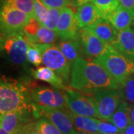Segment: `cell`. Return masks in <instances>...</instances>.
<instances>
[{
  "instance_id": "f35d334b",
  "label": "cell",
  "mask_w": 134,
  "mask_h": 134,
  "mask_svg": "<svg viewBox=\"0 0 134 134\" xmlns=\"http://www.w3.org/2000/svg\"><path fill=\"white\" fill-rule=\"evenodd\" d=\"M70 2V5H71V8L74 7V5H73V0H69Z\"/></svg>"
},
{
  "instance_id": "6da1fadb",
  "label": "cell",
  "mask_w": 134,
  "mask_h": 134,
  "mask_svg": "<svg viewBox=\"0 0 134 134\" xmlns=\"http://www.w3.org/2000/svg\"><path fill=\"white\" fill-rule=\"evenodd\" d=\"M70 88L78 91L92 92L102 88L120 90L121 86L99 64L80 58L72 63Z\"/></svg>"
},
{
  "instance_id": "4dcf8cb0",
  "label": "cell",
  "mask_w": 134,
  "mask_h": 134,
  "mask_svg": "<svg viewBox=\"0 0 134 134\" xmlns=\"http://www.w3.org/2000/svg\"><path fill=\"white\" fill-rule=\"evenodd\" d=\"M40 1L48 8L63 9L66 7H71L69 0H40Z\"/></svg>"
},
{
  "instance_id": "74e56055",
  "label": "cell",
  "mask_w": 134,
  "mask_h": 134,
  "mask_svg": "<svg viewBox=\"0 0 134 134\" xmlns=\"http://www.w3.org/2000/svg\"><path fill=\"white\" fill-rule=\"evenodd\" d=\"M72 134H94V133H86V132H81V131H77L75 130Z\"/></svg>"
},
{
  "instance_id": "d4e9b609",
  "label": "cell",
  "mask_w": 134,
  "mask_h": 134,
  "mask_svg": "<svg viewBox=\"0 0 134 134\" xmlns=\"http://www.w3.org/2000/svg\"><path fill=\"white\" fill-rule=\"evenodd\" d=\"M122 100L134 104V76L131 75L119 90Z\"/></svg>"
},
{
  "instance_id": "d6a6232c",
  "label": "cell",
  "mask_w": 134,
  "mask_h": 134,
  "mask_svg": "<svg viewBox=\"0 0 134 134\" xmlns=\"http://www.w3.org/2000/svg\"><path fill=\"white\" fill-rule=\"evenodd\" d=\"M119 5L127 9L134 11V0H119Z\"/></svg>"
},
{
  "instance_id": "ac0fdd59",
  "label": "cell",
  "mask_w": 134,
  "mask_h": 134,
  "mask_svg": "<svg viewBox=\"0 0 134 134\" xmlns=\"http://www.w3.org/2000/svg\"><path fill=\"white\" fill-rule=\"evenodd\" d=\"M32 75L36 79L45 81L54 86V88L66 90L67 88L64 80L61 76L54 72L53 69L47 66L38 67L31 71Z\"/></svg>"
},
{
  "instance_id": "ba28073f",
  "label": "cell",
  "mask_w": 134,
  "mask_h": 134,
  "mask_svg": "<svg viewBox=\"0 0 134 134\" xmlns=\"http://www.w3.org/2000/svg\"><path fill=\"white\" fill-rule=\"evenodd\" d=\"M1 38L2 48L7 53L10 60L16 65L25 64L29 43L23 32L12 34Z\"/></svg>"
},
{
  "instance_id": "2e32d148",
  "label": "cell",
  "mask_w": 134,
  "mask_h": 134,
  "mask_svg": "<svg viewBox=\"0 0 134 134\" xmlns=\"http://www.w3.org/2000/svg\"><path fill=\"white\" fill-rule=\"evenodd\" d=\"M56 46L72 63L77 59L81 58L82 52H83L80 37L76 38H60Z\"/></svg>"
},
{
  "instance_id": "44dd1931",
  "label": "cell",
  "mask_w": 134,
  "mask_h": 134,
  "mask_svg": "<svg viewBox=\"0 0 134 134\" xmlns=\"http://www.w3.org/2000/svg\"><path fill=\"white\" fill-rule=\"evenodd\" d=\"M90 28L100 40L108 44H111L115 40L119 33V31L104 18H100Z\"/></svg>"
},
{
  "instance_id": "5bb4252c",
  "label": "cell",
  "mask_w": 134,
  "mask_h": 134,
  "mask_svg": "<svg viewBox=\"0 0 134 134\" xmlns=\"http://www.w3.org/2000/svg\"><path fill=\"white\" fill-rule=\"evenodd\" d=\"M101 17L100 12L92 2H87L77 7L75 19L79 29L90 27Z\"/></svg>"
},
{
  "instance_id": "3957f363",
  "label": "cell",
  "mask_w": 134,
  "mask_h": 134,
  "mask_svg": "<svg viewBox=\"0 0 134 134\" xmlns=\"http://www.w3.org/2000/svg\"><path fill=\"white\" fill-rule=\"evenodd\" d=\"M103 67L121 88L131 75H134V62L119 52L111 44H107L104 52L93 60Z\"/></svg>"
},
{
  "instance_id": "d6986e66",
  "label": "cell",
  "mask_w": 134,
  "mask_h": 134,
  "mask_svg": "<svg viewBox=\"0 0 134 134\" xmlns=\"http://www.w3.org/2000/svg\"><path fill=\"white\" fill-rule=\"evenodd\" d=\"M67 113L72 120L74 128L76 130L90 133H96L98 132V125L100 120L93 117L76 115L69 109L67 110Z\"/></svg>"
},
{
  "instance_id": "d590c367",
  "label": "cell",
  "mask_w": 134,
  "mask_h": 134,
  "mask_svg": "<svg viewBox=\"0 0 134 134\" xmlns=\"http://www.w3.org/2000/svg\"><path fill=\"white\" fill-rule=\"evenodd\" d=\"M131 120L132 124H134V104L133 105L131 106Z\"/></svg>"
},
{
  "instance_id": "7c38bea8",
  "label": "cell",
  "mask_w": 134,
  "mask_h": 134,
  "mask_svg": "<svg viewBox=\"0 0 134 134\" xmlns=\"http://www.w3.org/2000/svg\"><path fill=\"white\" fill-rule=\"evenodd\" d=\"M79 28L75 19V12L71 7L61 9L57 24L56 32L60 38L79 37Z\"/></svg>"
},
{
  "instance_id": "cb8c5ba5",
  "label": "cell",
  "mask_w": 134,
  "mask_h": 134,
  "mask_svg": "<svg viewBox=\"0 0 134 134\" xmlns=\"http://www.w3.org/2000/svg\"><path fill=\"white\" fill-rule=\"evenodd\" d=\"M5 2L31 17H34V0H6Z\"/></svg>"
},
{
  "instance_id": "52a82bcc",
  "label": "cell",
  "mask_w": 134,
  "mask_h": 134,
  "mask_svg": "<svg viewBox=\"0 0 134 134\" xmlns=\"http://www.w3.org/2000/svg\"><path fill=\"white\" fill-rule=\"evenodd\" d=\"M69 110L78 115L98 118L96 103L92 94H83L72 89L63 93Z\"/></svg>"
},
{
  "instance_id": "30bf717a",
  "label": "cell",
  "mask_w": 134,
  "mask_h": 134,
  "mask_svg": "<svg viewBox=\"0 0 134 134\" xmlns=\"http://www.w3.org/2000/svg\"><path fill=\"white\" fill-rule=\"evenodd\" d=\"M32 113L36 118L40 117L49 120L63 134H72L75 130L67 110L48 108L35 104Z\"/></svg>"
},
{
  "instance_id": "9c48e42d",
  "label": "cell",
  "mask_w": 134,
  "mask_h": 134,
  "mask_svg": "<svg viewBox=\"0 0 134 134\" xmlns=\"http://www.w3.org/2000/svg\"><path fill=\"white\" fill-rule=\"evenodd\" d=\"M34 104L37 106L68 110L64 94L44 86H34L29 90Z\"/></svg>"
},
{
  "instance_id": "7a4b0ae2",
  "label": "cell",
  "mask_w": 134,
  "mask_h": 134,
  "mask_svg": "<svg viewBox=\"0 0 134 134\" xmlns=\"http://www.w3.org/2000/svg\"><path fill=\"white\" fill-rule=\"evenodd\" d=\"M35 104L26 86L16 80L2 77L0 83V113H33Z\"/></svg>"
},
{
  "instance_id": "8992f818",
  "label": "cell",
  "mask_w": 134,
  "mask_h": 134,
  "mask_svg": "<svg viewBox=\"0 0 134 134\" xmlns=\"http://www.w3.org/2000/svg\"><path fill=\"white\" fill-rule=\"evenodd\" d=\"M98 113V119L108 121L114 113L122 98L119 90L115 89H95L92 91Z\"/></svg>"
},
{
  "instance_id": "836d02e7",
  "label": "cell",
  "mask_w": 134,
  "mask_h": 134,
  "mask_svg": "<svg viewBox=\"0 0 134 134\" xmlns=\"http://www.w3.org/2000/svg\"><path fill=\"white\" fill-rule=\"evenodd\" d=\"M121 134H134V124L130 125L125 130H123Z\"/></svg>"
},
{
  "instance_id": "4fadbf2b",
  "label": "cell",
  "mask_w": 134,
  "mask_h": 134,
  "mask_svg": "<svg viewBox=\"0 0 134 134\" xmlns=\"http://www.w3.org/2000/svg\"><path fill=\"white\" fill-rule=\"evenodd\" d=\"M111 45L134 62V28L133 26L119 31L117 37Z\"/></svg>"
},
{
  "instance_id": "8fae6325",
  "label": "cell",
  "mask_w": 134,
  "mask_h": 134,
  "mask_svg": "<svg viewBox=\"0 0 134 134\" xmlns=\"http://www.w3.org/2000/svg\"><path fill=\"white\" fill-rule=\"evenodd\" d=\"M79 36L84 54L92 60L104 52L108 44L100 40L90 27L79 29Z\"/></svg>"
},
{
  "instance_id": "4316f807",
  "label": "cell",
  "mask_w": 134,
  "mask_h": 134,
  "mask_svg": "<svg viewBox=\"0 0 134 134\" xmlns=\"http://www.w3.org/2000/svg\"><path fill=\"white\" fill-rule=\"evenodd\" d=\"M49 8L44 5L40 0H34V17L44 24L48 19Z\"/></svg>"
},
{
  "instance_id": "484cf974",
  "label": "cell",
  "mask_w": 134,
  "mask_h": 134,
  "mask_svg": "<svg viewBox=\"0 0 134 134\" xmlns=\"http://www.w3.org/2000/svg\"><path fill=\"white\" fill-rule=\"evenodd\" d=\"M35 127L43 134H63L49 120L40 118L34 122Z\"/></svg>"
},
{
  "instance_id": "8d00e7d4",
  "label": "cell",
  "mask_w": 134,
  "mask_h": 134,
  "mask_svg": "<svg viewBox=\"0 0 134 134\" xmlns=\"http://www.w3.org/2000/svg\"><path fill=\"white\" fill-rule=\"evenodd\" d=\"M0 134H13V133H10V132H8V131L5 130L4 128H2V127H0Z\"/></svg>"
},
{
  "instance_id": "5b68a950",
  "label": "cell",
  "mask_w": 134,
  "mask_h": 134,
  "mask_svg": "<svg viewBox=\"0 0 134 134\" xmlns=\"http://www.w3.org/2000/svg\"><path fill=\"white\" fill-rule=\"evenodd\" d=\"M31 18L30 16L5 2L0 14L2 37L12 34L23 32Z\"/></svg>"
},
{
  "instance_id": "f1b7e54d",
  "label": "cell",
  "mask_w": 134,
  "mask_h": 134,
  "mask_svg": "<svg viewBox=\"0 0 134 134\" xmlns=\"http://www.w3.org/2000/svg\"><path fill=\"white\" fill-rule=\"evenodd\" d=\"M60 11H61V9L49 8L48 19H47V21L43 24V25L48 29H52L53 31H56L57 24H58V21L60 17Z\"/></svg>"
},
{
  "instance_id": "9a60e30c",
  "label": "cell",
  "mask_w": 134,
  "mask_h": 134,
  "mask_svg": "<svg viewBox=\"0 0 134 134\" xmlns=\"http://www.w3.org/2000/svg\"><path fill=\"white\" fill-rule=\"evenodd\" d=\"M27 114L22 112H10L1 115L0 127L13 134H20L28 121Z\"/></svg>"
},
{
  "instance_id": "1f68e13d",
  "label": "cell",
  "mask_w": 134,
  "mask_h": 134,
  "mask_svg": "<svg viewBox=\"0 0 134 134\" xmlns=\"http://www.w3.org/2000/svg\"><path fill=\"white\" fill-rule=\"evenodd\" d=\"M23 133L25 134H43L40 131H39L35 127V125L33 122H29L25 125L23 129Z\"/></svg>"
},
{
  "instance_id": "ffe728a7",
  "label": "cell",
  "mask_w": 134,
  "mask_h": 134,
  "mask_svg": "<svg viewBox=\"0 0 134 134\" xmlns=\"http://www.w3.org/2000/svg\"><path fill=\"white\" fill-rule=\"evenodd\" d=\"M108 121L115 125L121 132L131 125V106L128 102L122 100Z\"/></svg>"
},
{
  "instance_id": "b9f144b4",
  "label": "cell",
  "mask_w": 134,
  "mask_h": 134,
  "mask_svg": "<svg viewBox=\"0 0 134 134\" xmlns=\"http://www.w3.org/2000/svg\"><path fill=\"white\" fill-rule=\"evenodd\" d=\"M20 134H25V133H23V132H22V133H21Z\"/></svg>"
},
{
  "instance_id": "e575fe53",
  "label": "cell",
  "mask_w": 134,
  "mask_h": 134,
  "mask_svg": "<svg viewBox=\"0 0 134 134\" xmlns=\"http://www.w3.org/2000/svg\"><path fill=\"white\" fill-rule=\"evenodd\" d=\"M87 2H92V0H73L74 7H76V8L84 4V3H87Z\"/></svg>"
},
{
  "instance_id": "7402d4cb",
  "label": "cell",
  "mask_w": 134,
  "mask_h": 134,
  "mask_svg": "<svg viewBox=\"0 0 134 134\" xmlns=\"http://www.w3.org/2000/svg\"><path fill=\"white\" fill-rule=\"evenodd\" d=\"M58 34L56 31L40 25L37 33L30 40H28L31 44H54L58 40Z\"/></svg>"
},
{
  "instance_id": "e0dca14e",
  "label": "cell",
  "mask_w": 134,
  "mask_h": 134,
  "mask_svg": "<svg viewBox=\"0 0 134 134\" xmlns=\"http://www.w3.org/2000/svg\"><path fill=\"white\" fill-rule=\"evenodd\" d=\"M106 19L120 31L132 25L134 22V11L119 5Z\"/></svg>"
},
{
  "instance_id": "603a6c76",
  "label": "cell",
  "mask_w": 134,
  "mask_h": 134,
  "mask_svg": "<svg viewBox=\"0 0 134 134\" xmlns=\"http://www.w3.org/2000/svg\"><path fill=\"white\" fill-rule=\"evenodd\" d=\"M92 2L98 9L101 17L105 19L120 5L119 0H92Z\"/></svg>"
},
{
  "instance_id": "83f0119b",
  "label": "cell",
  "mask_w": 134,
  "mask_h": 134,
  "mask_svg": "<svg viewBox=\"0 0 134 134\" xmlns=\"http://www.w3.org/2000/svg\"><path fill=\"white\" fill-rule=\"evenodd\" d=\"M27 61L36 66H38L42 63V53L33 44L29 43V49L27 52Z\"/></svg>"
},
{
  "instance_id": "ab89813d",
  "label": "cell",
  "mask_w": 134,
  "mask_h": 134,
  "mask_svg": "<svg viewBox=\"0 0 134 134\" xmlns=\"http://www.w3.org/2000/svg\"><path fill=\"white\" fill-rule=\"evenodd\" d=\"M132 26H133V28H134V22H133V24H132Z\"/></svg>"
},
{
  "instance_id": "277c9868",
  "label": "cell",
  "mask_w": 134,
  "mask_h": 134,
  "mask_svg": "<svg viewBox=\"0 0 134 134\" xmlns=\"http://www.w3.org/2000/svg\"><path fill=\"white\" fill-rule=\"evenodd\" d=\"M31 44V43H30ZM42 53V64L53 69L68 83L71 77L72 63L54 44H33Z\"/></svg>"
},
{
  "instance_id": "f546056e",
  "label": "cell",
  "mask_w": 134,
  "mask_h": 134,
  "mask_svg": "<svg viewBox=\"0 0 134 134\" xmlns=\"http://www.w3.org/2000/svg\"><path fill=\"white\" fill-rule=\"evenodd\" d=\"M98 133L102 134H119L122 132L110 121H100L98 125Z\"/></svg>"
},
{
  "instance_id": "60d3db41",
  "label": "cell",
  "mask_w": 134,
  "mask_h": 134,
  "mask_svg": "<svg viewBox=\"0 0 134 134\" xmlns=\"http://www.w3.org/2000/svg\"><path fill=\"white\" fill-rule=\"evenodd\" d=\"M94 134H102V133H94Z\"/></svg>"
}]
</instances>
